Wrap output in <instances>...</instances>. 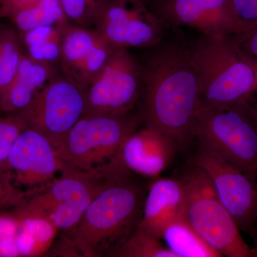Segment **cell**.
Wrapping results in <instances>:
<instances>
[{"label": "cell", "instance_id": "4fadbf2b", "mask_svg": "<svg viewBox=\"0 0 257 257\" xmlns=\"http://www.w3.org/2000/svg\"><path fill=\"white\" fill-rule=\"evenodd\" d=\"M114 49L95 30L68 25L61 44L60 60L64 76L85 90Z\"/></svg>", "mask_w": 257, "mask_h": 257}, {"label": "cell", "instance_id": "d4e9b609", "mask_svg": "<svg viewBox=\"0 0 257 257\" xmlns=\"http://www.w3.org/2000/svg\"><path fill=\"white\" fill-rule=\"evenodd\" d=\"M19 226L18 218L0 216V256H19L16 246Z\"/></svg>", "mask_w": 257, "mask_h": 257}, {"label": "cell", "instance_id": "277c9868", "mask_svg": "<svg viewBox=\"0 0 257 257\" xmlns=\"http://www.w3.org/2000/svg\"><path fill=\"white\" fill-rule=\"evenodd\" d=\"M61 173L45 190L32 197L24 210L45 216L57 229L66 231L78 222L102 191L133 172L125 165L119 152L110 160L91 170L64 164Z\"/></svg>", "mask_w": 257, "mask_h": 257}, {"label": "cell", "instance_id": "4316f807", "mask_svg": "<svg viewBox=\"0 0 257 257\" xmlns=\"http://www.w3.org/2000/svg\"><path fill=\"white\" fill-rule=\"evenodd\" d=\"M238 18L246 23H257V0H231Z\"/></svg>", "mask_w": 257, "mask_h": 257}, {"label": "cell", "instance_id": "6da1fadb", "mask_svg": "<svg viewBox=\"0 0 257 257\" xmlns=\"http://www.w3.org/2000/svg\"><path fill=\"white\" fill-rule=\"evenodd\" d=\"M142 65L146 126L173 139L177 145L191 137L199 105V85L191 49L176 44L157 45Z\"/></svg>", "mask_w": 257, "mask_h": 257}, {"label": "cell", "instance_id": "83f0119b", "mask_svg": "<svg viewBox=\"0 0 257 257\" xmlns=\"http://www.w3.org/2000/svg\"><path fill=\"white\" fill-rule=\"evenodd\" d=\"M240 37L242 50L257 59V26L247 33L241 35Z\"/></svg>", "mask_w": 257, "mask_h": 257}, {"label": "cell", "instance_id": "484cf974", "mask_svg": "<svg viewBox=\"0 0 257 257\" xmlns=\"http://www.w3.org/2000/svg\"><path fill=\"white\" fill-rule=\"evenodd\" d=\"M23 127L27 128L23 119L0 121V163L8 160L12 147L23 133Z\"/></svg>", "mask_w": 257, "mask_h": 257}, {"label": "cell", "instance_id": "30bf717a", "mask_svg": "<svg viewBox=\"0 0 257 257\" xmlns=\"http://www.w3.org/2000/svg\"><path fill=\"white\" fill-rule=\"evenodd\" d=\"M94 27L111 47L127 50L156 47L166 24L143 0H107Z\"/></svg>", "mask_w": 257, "mask_h": 257}, {"label": "cell", "instance_id": "f1b7e54d", "mask_svg": "<svg viewBox=\"0 0 257 257\" xmlns=\"http://www.w3.org/2000/svg\"><path fill=\"white\" fill-rule=\"evenodd\" d=\"M251 257H257V236L254 239V245L251 248Z\"/></svg>", "mask_w": 257, "mask_h": 257}, {"label": "cell", "instance_id": "1f68e13d", "mask_svg": "<svg viewBox=\"0 0 257 257\" xmlns=\"http://www.w3.org/2000/svg\"><path fill=\"white\" fill-rule=\"evenodd\" d=\"M256 111H257V110H256Z\"/></svg>", "mask_w": 257, "mask_h": 257}, {"label": "cell", "instance_id": "2e32d148", "mask_svg": "<svg viewBox=\"0 0 257 257\" xmlns=\"http://www.w3.org/2000/svg\"><path fill=\"white\" fill-rule=\"evenodd\" d=\"M184 190L180 179L155 181L144 202L138 227L162 239L166 228L184 217Z\"/></svg>", "mask_w": 257, "mask_h": 257}, {"label": "cell", "instance_id": "9c48e42d", "mask_svg": "<svg viewBox=\"0 0 257 257\" xmlns=\"http://www.w3.org/2000/svg\"><path fill=\"white\" fill-rule=\"evenodd\" d=\"M84 90L67 77L51 78L24 109L27 128L42 134L55 149L82 117Z\"/></svg>", "mask_w": 257, "mask_h": 257}, {"label": "cell", "instance_id": "4dcf8cb0", "mask_svg": "<svg viewBox=\"0 0 257 257\" xmlns=\"http://www.w3.org/2000/svg\"><path fill=\"white\" fill-rule=\"evenodd\" d=\"M147 1L154 2L155 1V0H147Z\"/></svg>", "mask_w": 257, "mask_h": 257}, {"label": "cell", "instance_id": "e0dca14e", "mask_svg": "<svg viewBox=\"0 0 257 257\" xmlns=\"http://www.w3.org/2000/svg\"><path fill=\"white\" fill-rule=\"evenodd\" d=\"M50 77V64L21 57L16 75L6 90L8 106L25 109Z\"/></svg>", "mask_w": 257, "mask_h": 257}, {"label": "cell", "instance_id": "ac0fdd59", "mask_svg": "<svg viewBox=\"0 0 257 257\" xmlns=\"http://www.w3.org/2000/svg\"><path fill=\"white\" fill-rule=\"evenodd\" d=\"M20 221L16 246L19 256H41L50 250L57 229L45 216L23 210Z\"/></svg>", "mask_w": 257, "mask_h": 257}, {"label": "cell", "instance_id": "cb8c5ba5", "mask_svg": "<svg viewBox=\"0 0 257 257\" xmlns=\"http://www.w3.org/2000/svg\"><path fill=\"white\" fill-rule=\"evenodd\" d=\"M21 57L16 45L10 40L1 44L0 89L7 90L16 75Z\"/></svg>", "mask_w": 257, "mask_h": 257}, {"label": "cell", "instance_id": "44dd1931", "mask_svg": "<svg viewBox=\"0 0 257 257\" xmlns=\"http://www.w3.org/2000/svg\"><path fill=\"white\" fill-rule=\"evenodd\" d=\"M15 22L20 30L27 32L40 27L66 26L69 20L60 0H40L33 8L15 15Z\"/></svg>", "mask_w": 257, "mask_h": 257}, {"label": "cell", "instance_id": "7a4b0ae2", "mask_svg": "<svg viewBox=\"0 0 257 257\" xmlns=\"http://www.w3.org/2000/svg\"><path fill=\"white\" fill-rule=\"evenodd\" d=\"M144 190L132 173L115 181L91 203L73 227L64 231L60 248L69 256H112L138 228Z\"/></svg>", "mask_w": 257, "mask_h": 257}, {"label": "cell", "instance_id": "ba28073f", "mask_svg": "<svg viewBox=\"0 0 257 257\" xmlns=\"http://www.w3.org/2000/svg\"><path fill=\"white\" fill-rule=\"evenodd\" d=\"M143 92L141 64L126 49L114 48L84 90L82 116L128 114Z\"/></svg>", "mask_w": 257, "mask_h": 257}, {"label": "cell", "instance_id": "8fae6325", "mask_svg": "<svg viewBox=\"0 0 257 257\" xmlns=\"http://www.w3.org/2000/svg\"><path fill=\"white\" fill-rule=\"evenodd\" d=\"M207 173L216 194L240 231L257 236V185L255 178L200 147L192 161Z\"/></svg>", "mask_w": 257, "mask_h": 257}, {"label": "cell", "instance_id": "8992f818", "mask_svg": "<svg viewBox=\"0 0 257 257\" xmlns=\"http://www.w3.org/2000/svg\"><path fill=\"white\" fill-rule=\"evenodd\" d=\"M180 180L184 190V218L193 229L222 256L251 257V248L207 173L190 164Z\"/></svg>", "mask_w": 257, "mask_h": 257}, {"label": "cell", "instance_id": "603a6c76", "mask_svg": "<svg viewBox=\"0 0 257 257\" xmlns=\"http://www.w3.org/2000/svg\"><path fill=\"white\" fill-rule=\"evenodd\" d=\"M107 0H60L69 20L78 26H94Z\"/></svg>", "mask_w": 257, "mask_h": 257}, {"label": "cell", "instance_id": "ffe728a7", "mask_svg": "<svg viewBox=\"0 0 257 257\" xmlns=\"http://www.w3.org/2000/svg\"><path fill=\"white\" fill-rule=\"evenodd\" d=\"M68 25L40 27L25 32L30 58L47 64L60 59L62 35Z\"/></svg>", "mask_w": 257, "mask_h": 257}, {"label": "cell", "instance_id": "d6986e66", "mask_svg": "<svg viewBox=\"0 0 257 257\" xmlns=\"http://www.w3.org/2000/svg\"><path fill=\"white\" fill-rule=\"evenodd\" d=\"M167 247L178 257H221L184 218L171 223L162 235Z\"/></svg>", "mask_w": 257, "mask_h": 257}, {"label": "cell", "instance_id": "3957f363", "mask_svg": "<svg viewBox=\"0 0 257 257\" xmlns=\"http://www.w3.org/2000/svg\"><path fill=\"white\" fill-rule=\"evenodd\" d=\"M240 36H203L191 49L199 104L226 108L246 104L256 90L257 63L241 48Z\"/></svg>", "mask_w": 257, "mask_h": 257}, {"label": "cell", "instance_id": "7c38bea8", "mask_svg": "<svg viewBox=\"0 0 257 257\" xmlns=\"http://www.w3.org/2000/svg\"><path fill=\"white\" fill-rule=\"evenodd\" d=\"M154 13L166 25L196 29L203 36L241 35L256 28L257 23L241 21L231 0H155Z\"/></svg>", "mask_w": 257, "mask_h": 257}, {"label": "cell", "instance_id": "52a82bcc", "mask_svg": "<svg viewBox=\"0 0 257 257\" xmlns=\"http://www.w3.org/2000/svg\"><path fill=\"white\" fill-rule=\"evenodd\" d=\"M143 119L131 112L82 116L56 152L65 165L91 170L117 155L126 139L138 130Z\"/></svg>", "mask_w": 257, "mask_h": 257}, {"label": "cell", "instance_id": "5b68a950", "mask_svg": "<svg viewBox=\"0 0 257 257\" xmlns=\"http://www.w3.org/2000/svg\"><path fill=\"white\" fill-rule=\"evenodd\" d=\"M190 133L200 147L256 178L257 111L247 103L226 108L199 104Z\"/></svg>", "mask_w": 257, "mask_h": 257}, {"label": "cell", "instance_id": "f546056e", "mask_svg": "<svg viewBox=\"0 0 257 257\" xmlns=\"http://www.w3.org/2000/svg\"><path fill=\"white\" fill-rule=\"evenodd\" d=\"M0 64H1V45H0Z\"/></svg>", "mask_w": 257, "mask_h": 257}, {"label": "cell", "instance_id": "9a60e30c", "mask_svg": "<svg viewBox=\"0 0 257 257\" xmlns=\"http://www.w3.org/2000/svg\"><path fill=\"white\" fill-rule=\"evenodd\" d=\"M177 146L170 137L146 126L136 130L126 139L120 154L132 172L156 178L172 163Z\"/></svg>", "mask_w": 257, "mask_h": 257}, {"label": "cell", "instance_id": "7402d4cb", "mask_svg": "<svg viewBox=\"0 0 257 257\" xmlns=\"http://www.w3.org/2000/svg\"><path fill=\"white\" fill-rule=\"evenodd\" d=\"M160 239L137 228L126 242L116 250L114 257H178L167 246L161 243Z\"/></svg>", "mask_w": 257, "mask_h": 257}, {"label": "cell", "instance_id": "5bb4252c", "mask_svg": "<svg viewBox=\"0 0 257 257\" xmlns=\"http://www.w3.org/2000/svg\"><path fill=\"white\" fill-rule=\"evenodd\" d=\"M10 167L28 185H40L55 178L64 163L44 135L31 128L20 134L8 157Z\"/></svg>", "mask_w": 257, "mask_h": 257}]
</instances>
